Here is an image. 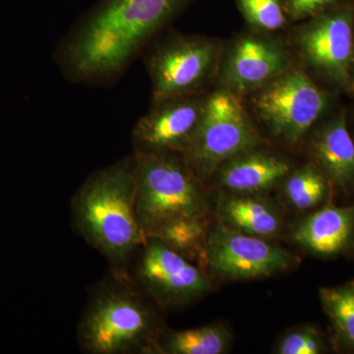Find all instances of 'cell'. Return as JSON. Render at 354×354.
<instances>
[{"instance_id":"1","label":"cell","mask_w":354,"mask_h":354,"mask_svg":"<svg viewBox=\"0 0 354 354\" xmlns=\"http://www.w3.org/2000/svg\"><path fill=\"white\" fill-rule=\"evenodd\" d=\"M194 0H101L70 28L55 62L77 85L108 87Z\"/></svg>"},{"instance_id":"2","label":"cell","mask_w":354,"mask_h":354,"mask_svg":"<svg viewBox=\"0 0 354 354\" xmlns=\"http://www.w3.org/2000/svg\"><path fill=\"white\" fill-rule=\"evenodd\" d=\"M135 202L133 153L93 172L71 199L72 223L77 234L106 258L113 271L128 272L146 239Z\"/></svg>"},{"instance_id":"3","label":"cell","mask_w":354,"mask_h":354,"mask_svg":"<svg viewBox=\"0 0 354 354\" xmlns=\"http://www.w3.org/2000/svg\"><path fill=\"white\" fill-rule=\"evenodd\" d=\"M153 300L128 272H109L88 291L77 326L84 353H155L160 335Z\"/></svg>"},{"instance_id":"4","label":"cell","mask_w":354,"mask_h":354,"mask_svg":"<svg viewBox=\"0 0 354 354\" xmlns=\"http://www.w3.org/2000/svg\"><path fill=\"white\" fill-rule=\"evenodd\" d=\"M136 176V214L143 234L167 221L208 216L203 181L181 153L132 152Z\"/></svg>"},{"instance_id":"5","label":"cell","mask_w":354,"mask_h":354,"mask_svg":"<svg viewBox=\"0 0 354 354\" xmlns=\"http://www.w3.org/2000/svg\"><path fill=\"white\" fill-rule=\"evenodd\" d=\"M260 142L237 95L230 90L216 91L205 97L201 120L181 156L204 181L227 160L254 150Z\"/></svg>"},{"instance_id":"6","label":"cell","mask_w":354,"mask_h":354,"mask_svg":"<svg viewBox=\"0 0 354 354\" xmlns=\"http://www.w3.org/2000/svg\"><path fill=\"white\" fill-rule=\"evenodd\" d=\"M218 62L220 44L206 37L174 35L153 44L144 57L152 102L201 95Z\"/></svg>"},{"instance_id":"7","label":"cell","mask_w":354,"mask_h":354,"mask_svg":"<svg viewBox=\"0 0 354 354\" xmlns=\"http://www.w3.org/2000/svg\"><path fill=\"white\" fill-rule=\"evenodd\" d=\"M128 274L153 304L164 308L192 304L211 288L200 266L152 237H146L135 254Z\"/></svg>"},{"instance_id":"8","label":"cell","mask_w":354,"mask_h":354,"mask_svg":"<svg viewBox=\"0 0 354 354\" xmlns=\"http://www.w3.org/2000/svg\"><path fill=\"white\" fill-rule=\"evenodd\" d=\"M253 102L270 131L288 143L299 141L328 106L323 91L299 70H288L266 84Z\"/></svg>"},{"instance_id":"9","label":"cell","mask_w":354,"mask_h":354,"mask_svg":"<svg viewBox=\"0 0 354 354\" xmlns=\"http://www.w3.org/2000/svg\"><path fill=\"white\" fill-rule=\"evenodd\" d=\"M204 262L221 278L253 279L286 271L297 260L286 249L268 243L261 237L216 225L209 230Z\"/></svg>"},{"instance_id":"10","label":"cell","mask_w":354,"mask_h":354,"mask_svg":"<svg viewBox=\"0 0 354 354\" xmlns=\"http://www.w3.org/2000/svg\"><path fill=\"white\" fill-rule=\"evenodd\" d=\"M297 41L310 66L339 85H348L354 55L353 15L349 7L314 16L298 31Z\"/></svg>"},{"instance_id":"11","label":"cell","mask_w":354,"mask_h":354,"mask_svg":"<svg viewBox=\"0 0 354 354\" xmlns=\"http://www.w3.org/2000/svg\"><path fill=\"white\" fill-rule=\"evenodd\" d=\"M205 97L187 95L152 102L133 127V152L183 153L201 120Z\"/></svg>"},{"instance_id":"12","label":"cell","mask_w":354,"mask_h":354,"mask_svg":"<svg viewBox=\"0 0 354 354\" xmlns=\"http://www.w3.org/2000/svg\"><path fill=\"white\" fill-rule=\"evenodd\" d=\"M288 70V57L279 44L257 36L237 39L223 65L227 90L242 94L263 87Z\"/></svg>"},{"instance_id":"13","label":"cell","mask_w":354,"mask_h":354,"mask_svg":"<svg viewBox=\"0 0 354 354\" xmlns=\"http://www.w3.org/2000/svg\"><path fill=\"white\" fill-rule=\"evenodd\" d=\"M354 208L327 206L305 218L293 232V241L321 255L342 251L351 241Z\"/></svg>"},{"instance_id":"14","label":"cell","mask_w":354,"mask_h":354,"mask_svg":"<svg viewBox=\"0 0 354 354\" xmlns=\"http://www.w3.org/2000/svg\"><path fill=\"white\" fill-rule=\"evenodd\" d=\"M221 183L227 189L253 193L268 189L279 183L290 172V165L269 153L248 151L221 165Z\"/></svg>"},{"instance_id":"15","label":"cell","mask_w":354,"mask_h":354,"mask_svg":"<svg viewBox=\"0 0 354 354\" xmlns=\"http://www.w3.org/2000/svg\"><path fill=\"white\" fill-rule=\"evenodd\" d=\"M311 150L333 183L342 188L354 186V143L344 116L329 121L315 133Z\"/></svg>"},{"instance_id":"16","label":"cell","mask_w":354,"mask_h":354,"mask_svg":"<svg viewBox=\"0 0 354 354\" xmlns=\"http://www.w3.org/2000/svg\"><path fill=\"white\" fill-rule=\"evenodd\" d=\"M218 214L230 227L261 239L276 234L281 227L276 212L253 198H225L218 205Z\"/></svg>"},{"instance_id":"17","label":"cell","mask_w":354,"mask_h":354,"mask_svg":"<svg viewBox=\"0 0 354 354\" xmlns=\"http://www.w3.org/2000/svg\"><path fill=\"white\" fill-rule=\"evenodd\" d=\"M209 234L208 216H190L167 221L146 234L162 241L190 261H204Z\"/></svg>"},{"instance_id":"18","label":"cell","mask_w":354,"mask_h":354,"mask_svg":"<svg viewBox=\"0 0 354 354\" xmlns=\"http://www.w3.org/2000/svg\"><path fill=\"white\" fill-rule=\"evenodd\" d=\"M228 334L220 325L162 332L155 353L221 354L227 351Z\"/></svg>"},{"instance_id":"19","label":"cell","mask_w":354,"mask_h":354,"mask_svg":"<svg viewBox=\"0 0 354 354\" xmlns=\"http://www.w3.org/2000/svg\"><path fill=\"white\" fill-rule=\"evenodd\" d=\"M327 181L314 165H305L295 171L286 183V196L293 207L307 209L316 206L325 196Z\"/></svg>"},{"instance_id":"20","label":"cell","mask_w":354,"mask_h":354,"mask_svg":"<svg viewBox=\"0 0 354 354\" xmlns=\"http://www.w3.org/2000/svg\"><path fill=\"white\" fill-rule=\"evenodd\" d=\"M320 297L335 328L354 346V286L321 288Z\"/></svg>"},{"instance_id":"21","label":"cell","mask_w":354,"mask_h":354,"mask_svg":"<svg viewBox=\"0 0 354 354\" xmlns=\"http://www.w3.org/2000/svg\"><path fill=\"white\" fill-rule=\"evenodd\" d=\"M237 7L246 22L260 31L285 27L288 14L283 0H237Z\"/></svg>"},{"instance_id":"22","label":"cell","mask_w":354,"mask_h":354,"mask_svg":"<svg viewBox=\"0 0 354 354\" xmlns=\"http://www.w3.org/2000/svg\"><path fill=\"white\" fill-rule=\"evenodd\" d=\"M320 351V341L310 329L293 330L283 337L278 348L279 354H317Z\"/></svg>"},{"instance_id":"23","label":"cell","mask_w":354,"mask_h":354,"mask_svg":"<svg viewBox=\"0 0 354 354\" xmlns=\"http://www.w3.org/2000/svg\"><path fill=\"white\" fill-rule=\"evenodd\" d=\"M288 17L304 20L327 10L339 0H283Z\"/></svg>"}]
</instances>
